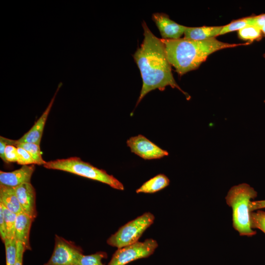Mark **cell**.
<instances>
[{
    "label": "cell",
    "mask_w": 265,
    "mask_h": 265,
    "mask_svg": "<svg viewBox=\"0 0 265 265\" xmlns=\"http://www.w3.org/2000/svg\"><path fill=\"white\" fill-rule=\"evenodd\" d=\"M47 169L63 171L106 184L118 190H123L122 183L105 170L94 166L77 157L47 161L43 165Z\"/></svg>",
    "instance_id": "cell-4"
},
{
    "label": "cell",
    "mask_w": 265,
    "mask_h": 265,
    "mask_svg": "<svg viewBox=\"0 0 265 265\" xmlns=\"http://www.w3.org/2000/svg\"><path fill=\"white\" fill-rule=\"evenodd\" d=\"M152 19L163 39H180L187 27L171 20L168 15L163 13H153Z\"/></svg>",
    "instance_id": "cell-10"
},
{
    "label": "cell",
    "mask_w": 265,
    "mask_h": 265,
    "mask_svg": "<svg viewBox=\"0 0 265 265\" xmlns=\"http://www.w3.org/2000/svg\"><path fill=\"white\" fill-rule=\"evenodd\" d=\"M169 183L170 180L166 175L159 174L145 182L136 190V192L153 193L165 188Z\"/></svg>",
    "instance_id": "cell-16"
},
{
    "label": "cell",
    "mask_w": 265,
    "mask_h": 265,
    "mask_svg": "<svg viewBox=\"0 0 265 265\" xmlns=\"http://www.w3.org/2000/svg\"><path fill=\"white\" fill-rule=\"evenodd\" d=\"M82 254L81 247L56 235L53 254L44 265H74Z\"/></svg>",
    "instance_id": "cell-7"
},
{
    "label": "cell",
    "mask_w": 265,
    "mask_h": 265,
    "mask_svg": "<svg viewBox=\"0 0 265 265\" xmlns=\"http://www.w3.org/2000/svg\"><path fill=\"white\" fill-rule=\"evenodd\" d=\"M1 205L4 211L6 238H15V222L17 214L7 209L2 204Z\"/></svg>",
    "instance_id": "cell-21"
},
{
    "label": "cell",
    "mask_w": 265,
    "mask_h": 265,
    "mask_svg": "<svg viewBox=\"0 0 265 265\" xmlns=\"http://www.w3.org/2000/svg\"><path fill=\"white\" fill-rule=\"evenodd\" d=\"M261 29L262 30V33L265 34V25L261 28Z\"/></svg>",
    "instance_id": "cell-31"
},
{
    "label": "cell",
    "mask_w": 265,
    "mask_h": 265,
    "mask_svg": "<svg viewBox=\"0 0 265 265\" xmlns=\"http://www.w3.org/2000/svg\"><path fill=\"white\" fill-rule=\"evenodd\" d=\"M5 158L8 162L17 161V148L12 145H7L5 151Z\"/></svg>",
    "instance_id": "cell-25"
},
{
    "label": "cell",
    "mask_w": 265,
    "mask_h": 265,
    "mask_svg": "<svg viewBox=\"0 0 265 265\" xmlns=\"http://www.w3.org/2000/svg\"><path fill=\"white\" fill-rule=\"evenodd\" d=\"M142 26L144 38L140 46L132 55L142 80V86L135 107L151 91H163L167 86L178 89L187 100H189L190 96L181 88L173 77L171 65L161 39L152 32L144 21Z\"/></svg>",
    "instance_id": "cell-1"
},
{
    "label": "cell",
    "mask_w": 265,
    "mask_h": 265,
    "mask_svg": "<svg viewBox=\"0 0 265 265\" xmlns=\"http://www.w3.org/2000/svg\"><path fill=\"white\" fill-rule=\"evenodd\" d=\"M5 246L6 265H15L17 249V241L15 238H6L3 242Z\"/></svg>",
    "instance_id": "cell-22"
},
{
    "label": "cell",
    "mask_w": 265,
    "mask_h": 265,
    "mask_svg": "<svg viewBox=\"0 0 265 265\" xmlns=\"http://www.w3.org/2000/svg\"><path fill=\"white\" fill-rule=\"evenodd\" d=\"M127 144L132 153L145 160L159 159L169 155L167 151L141 134L131 137Z\"/></svg>",
    "instance_id": "cell-8"
},
{
    "label": "cell",
    "mask_w": 265,
    "mask_h": 265,
    "mask_svg": "<svg viewBox=\"0 0 265 265\" xmlns=\"http://www.w3.org/2000/svg\"><path fill=\"white\" fill-rule=\"evenodd\" d=\"M0 203L17 215L23 212L14 187L0 185Z\"/></svg>",
    "instance_id": "cell-15"
},
{
    "label": "cell",
    "mask_w": 265,
    "mask_h": 265,
    "mask_svg": "<svg viewBox=\"0 0 265 265\" xmlns=\"http://www.w3.org/2000/svg\"><path fill=\"white\" fill-rule=\"evenodd\" d=\"M22 212L33 219L37 215L36 207V191L30 183L15 187Z\"/></svg>",
    "instance_id": "cell-11"
},
{
    "label": "cell",
    "mask_w": 265,
    "mask_h": 265,
    "mask_svg": "<svg viewBox=\"0 0 265 265\" xmlns=\"http://www.w3.org/2000/svg\"><path fill=\"white\" fill-rule=\"evenodd\" d=\"M7 144L3 140L0 138V157L5 163H8L5 158V151Z\"/></svg>",
    "instance_id": "cell-30"
},
{
    "label": "cell",
    "mask_w": 265,
    "mask_h": 265,
    "mask_svg": "<svg viewBox=\"0 0 265 265\" xmlns=\"http://www.w3.org/2000/svg\"><path fill=\"white\" fill-rule=\"evenodd\" d=\"M238 37L250 42L259 40L262 38V32L260 28L255 25H248L238 31Z\"/></svg>",
    "instance_id": "cell-19"
},
{
    "label": "cell",
    "mask_w": 265,
    "mask_h": 265,
    "mask_svg": "<svg viewBox=\"0 0 265 265\" xmlns=\"http://www.w3.org/2000/svg\"><path fill=\"white\" fill-rule=\"evenodd\" d=\"M62 85V83L60 82L47 108L27 132L17 140L10 139L1 136H0V138L5 141L7 145H10L13 143H32L40 145L48 116L53 106L57 92Z\"/></svg>",
    "instance_id": "cell-9"
},
{
    "label": "cell",
    "mask_w": 265,
    "mask_h": 265,
    "mask_svg": "<svg viewBox=\"0 0 265 265\" xmlns=\"http://www.w3.org/2000/svg\"><path fill=\"white\" fill-rule=\"evenodd\" d=\"M26 251L24 245L17 242L16 259L15 265H23V259L24 252Z\"/></svg>",
    "instance_id": "cell-27"
},
{
    "label": "cell",
    "mask_w": 265,
    "mask_h": 265,
    "mask_svg": "<svg viewBox=\"0 0 265 265\" xmlns=\"http://www.w3.org/2000/svg\"><path fill=\"white\" fill-rule=\"evenodd\" d=\"M257 195L253 187L242 183L232 187L225 197L227 204L232 209L233 228L240 236L251 237L256 234L251 227L249 204Z\"/></svg>",
    "instance_id": "cell-3"
},
{
    "label": "cell",
    "mask_w": 265,
    "mask_h": 265,
    "mask_svg": "<svg viewBox=\"0 0 265 265\" xmlns=\"http://www.w3.org/2000/svg\"><path fill=\"white\" fill-rule=\"evenodd\" d=\"M155 218L152 213L145 212L121 226L107 239V243L120 248L138 241L145 231L153 223Z\"/></svg>",
    "instance_id": "cell-5"
},
{
    "label": "cell",
    "mask_w": 265,
    "mask_h": 265,
    "mask_svg": "<svg viewBox=\"0 0 265 265\" xmlns=\"http://www.w3.org/2000/svg\"><path fill=\"white\" fill-rule=\"evenodd\" d=\"M158 246L156 240L147 238L143 242L137 241L118 248L108 265H125L132 261L149 257L154 253Z\"/></svg>",
    "instance_id": "cell-6"
},
{
    "label": "cell",
    "mask_w": 265,
    "mask_h": 265,
    "mask_svg": "<svg viewBox=\"0 0 265 265\" xmlns=\"http://www.w3.org/2000/svg\"><path fill=\"white\" fill-rule=\"evenodd\" d=\"M34 219L23 212L17 215L15 238L17 242H20L24 245L26 250H31L29 235L31 224Z\"/></svg>",
    "instance_id": "cell-13"
},
{
    "label": "cell",
    "mask_w": 265,
    "mask_h": 265,
    "mask_svg": "<svg viewBox=\"0 0 265 265\" xmlns=\"http://www.w3.org/2000/svg\"><path fill=\"white\" fill-rule=\"evenodd\" d=\"M253 25L261 28L265 25V14L253 16Z\"/></svg>",
    "instance_id": "cell-29"
},
{
    "label": "cell",
    "mask_w": 265,
    "mask_h": 265,
    "mask_svg": "<svg viewBox=\"0 0 265 265\" xmlns=\"http://www.w3.org/2000/svg\"><path fill=\"white\" fill-rule=\"evenodd\" d=\"M17 148L18 153L17 162L18 164L22 166L36 164L33 159L26 151L21 147Z\"/></svg>",
    "instance_id": "cell-24"
},
{
    "label": "cell",
    "mask_w": 265,
    "mask_h": 265,
    "mask_svg": "<svg viewBox=\"0 0 265 265\" xmlns=\"http://www.w3.org/2000/svg\"><path fill=\"white\" fill-rule=\"evenodd\" d=\"M0 236L3 242L6 238V231L4 217V211L1 204L0 203Z\"/></svg>",
    "instance_id": "cell-26"
},
{
    "label": "cell",
    "mask_w": 265,
    "mask_h": 265,
    "mask_svg": "<svg viewBox=\"0 0 265 265\" xmlns=\"http://www.w3.org/2000/svg\"><path fill=\"white\" fill-rule=\"evenodd\" d=\"M10 145L16 147H21L26 151L35 162V164L44 165L47 161L42 156L40 145L32 143H13Z\"/></svg>",
    "instance_id": "cell-17"
},
{
    "label": "cell",
    "mask_w": 265,
    "mask_h": 265,
    "mask_svg": "<svg viewBox=\"0 0 265 265\" xmlns=\"http://www.w3.org/2000/svg\"><path fill=\"white\" fill-rule=\"evenodd\" d=\"M222 26H203L200 27L187 26L184 33V38L195 40H204L220 35Z\"/></svg>",
    "instance_id": "cell-14"
},
{
    "label": "cell",
    "mask_w": 265,
    "mask_h": 265,
    "mask_svg": "<svg viewBox=\"0 0 265 265\" xmlns=\"http://www.w3.org/2000/svg\"><path fill=\"white\" fill-rule=\"evenodd\" d=\"M248 25H254L253 16L242 18L223 26L220 35H223L236 30L238 31Z\"/></svg>",
    "instance_id": "cell-20"
},
{
    "label": "cell",
    "mask_w": 265,
    "mask_h": 265,
    "mask_svg": "<svg viewBox=\"0 0 265 265\" xmlns=\"http://www.w3.org/2000/svg\"><path fill=\"white\" fill-rule=\"evenodd\" d=\"M265 208V200L251 201L249 204L250 212L260 209Z\"/></svg>",
    "instance_id": "cell-28"
},
{
    "label": "cell",
    "mask_w": 265,
    "mask_h": 265,
    "mask_svg": "<svg viewBox=\"0 0 265 265\" xmlns=\"http://www.w3.org/2000/svg\"><path fill=\"white\" fill-rule=\"evenodd\" d=\"M106 257V253L103 251H99L88 255L82 254L74 265H105L102 260Z\"/></svg>",
    "instance_id": "cell-18"
},
{
    "label": "cell",
    "mask_w": 265,
    "mask_h": 265,
    "mask_svg": "<svg viewBox=\"0 0 265 265\" xmlns=\"http://www.w3.org/2000/svg\"><path fill=\"white\" fill-rule=\"evenodd\" d=\"M250 219L252 228L260 229L265 234V212L260 210L251 212Z\"/></svg>",
    "instance_id": "cell-23"
},
{
    "label": "cell",
    "mask_w": 265,
    "mask_h": 265,
    "mask_svg": "<svg viewBox=\"0 0 265 265\" xmlns=\"http://www.w3.org/2000/svg\"><path fill=\"white\" fill-rule=\"evenodd\" d=\"M168 60L180 77L197 69L209 55L217 51L241 45L240 44L223 42L212 38L204 40H195L186 38L178 39H163Z\"/></svg>",
    "instance_id": "cell-2"
},
{
    "label": "cell",
    "mask_w": 265,
    "mask_h": 265,
    "mask_svg": "<svg viewBox=\"0 0 265 265\" xmlns=\"http://www.w3.org/2000/svg\"><path fill=\"white\" fill-rule=\"evenodd\" d=\"M264 57H265V53L264 54Z\"/></svg>",
    "instance_id": "cell-32"
},
{
    "label": "cell",
    "mask_w": 265,
    "mask_h": 265,
    "mask_svg": "<svg viewBox=\"0 0 265 265\" xmlns=\"http://www.w3.org/2000/svg\"><path fill=\"white\" fill-rule=\"evenodd\" d=\"M35 164L23 165L20 168L11 172L0 171V185L16 187L25 183H30L35 170Z\"/></svg>",
    "instance_id": "cell-12"
}]
</instances>
